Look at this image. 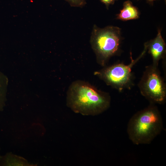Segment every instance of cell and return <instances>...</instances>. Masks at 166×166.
Returning <instances> with one entry per match:
<instances>
[{"mask_svg": "<svg viewBox=\"0 0 166 166\" xmlns=\"http://www.w3.org/2000/svg\"><path fill=\"white\" fill-rule=\"evenodd\" d=\"M123 9L117 15V18L122 21L135 19L139 17L137 9L133 6L129 1H125L123 3Z\"/></svg>", "mask_w": 166, "mask_h": 166, "instance_id": "52a82bcc", "label": "cell"}, {"mask_svg": "<svg viewBox=\"0 0 166 166\" xmlns=\"http://www.w3.org/2000/svg\"><path fill=\"white\" fill-rule=\"evenodd\" d=\"M147 50L144 45V49L140 56L136 60L131 57V61L128 65L117 64L96 72L108 85L120 90L128 85L132 78V68L133 66L144 55Z\"/></svg>", "mask_w": 166, "mask_h": 166, "instance_id": "5b68a950", "label": "cell"}, {"mask_svg": "<svg viewBox=\"0 0 166 166\" xmlns=\"http://www.w3.org/2000/svg\"><path fill=\"white\" fill-rule=\"evenodd\" d=\"M6 83L5 78L0 73V111L3 108L4 104Z\"/></svg>", "mask_w": 166, "mask_h": 166, "instance_id": "9c48e42d", "label": "cell"}, {"mask_svg": "<svg viewBox=\"0 0 166 166\" xmlns=\"http://www.w3.org/2000/svg\"><path fill=\"white\" fill-rule=\"evenodd\" d=\"M29 164L22 157L8 153L0 157V166H26Z\"/></svg>", "mask_w": 166, "mask_h": 166, "instance_id": "ba28073f", "label": "cell"}, {"mask_svg": "<svg viewBox=\"0 0 166 166\" xmlns=\"http://www.w3.org/2000/svg\"><path fill=\"white\" fill-rule=\"evenodd\" d=\"M121 29L114 26L100 28L94 26L91 43L97 60L104 65L108 59L118 51L121 40Z\"/></svg>", "mask_w": 166, "mask_h": 166, "instance_id": "3957f363", "label": "cell"}, {"mask_svg": "<svg viewBox=\"0 0 166 166\" xmlns=\"http://www.w3.org/2000/svg\"><path fill=\"white\" fill-rule=\"evenodd\" d=\"M163 129L161 114L157 108L152 103L131 118L128 124L127 132L134 144H148L161 133Z\"/></svg>", "mask_w": 166, "mask_h": 166, "instance_id": "7a4b0ae2", "label": "cell"}, {"mask_svg": "<svg viewBox=\"0 0 166 166\" xmlns=\"http://www.w3.org/2000/svg\"><path fill=\"white\" fill-rule=\"evenodd\" d=\"M139 86L142 94L152 103L162 104L165 101V85L157 67H147Z\"/></svg>", "mask_w": 166, "mask_h": 166, "instance_id": "277c9868", "label": "cell"}, {"mask_svg": "<svg viewBox=\"0 0 166 166\" xmlns=\"http://www.w3.org/2000/svg\"><path fill=\"white\" fill-rule=\"evenodd\" d=\"M146 0L150 2H153L155 0Z\"/></svg>", "mask_w": 166, "mask_h": 166, "instance_id": "7c38bea8", "label": "cell"}, {"mask_svg": "<svg viewBox=\"0 0 166 166\" xmlns=\"http://www.w3.org/2000/svg\"><path fill=\"white\" fill-rule=\"evenodd\" d=\"M71 6L75 7H82L86 4V0H65Z\"/></svg>", "mask_w": 166, "mask_h": 166, "instance_id": "30bf717a", "label": "cell"}, {"mask_svg": "<svg viewBox=\"0 0 166 166\" xmlns=\"http://www.w3.org/2000/svg\"><path fill=\"white\" fill-rule=\"evenodd\" d=\"M1 156L0 155V157Z\"/></svg>", "mask_w": 166, "mask_h": 166, "instance_id": "4fadbf2b", "label": "cell"}, {"mask_svg": "<svg viewBox=\"0 0 166 166\" xmlns=\"http://www.w3.org/2000/svg\"><path fill=\"white\" fill-rule=\"evenodd\" d=\"M110 101L108 93L81 81L73 83L67 93L68 106L75 113L85 116L100 114L109 108Z\"/></svg>", "mask_w": 166, "mask_h": 166, "instance_id": "6da1fadb", "label": "cell"}, {"mask_svg": "<svg viewBox=\"0 0 166 166\" xmlns=\"http://www.w3.org/2000/svg\"><path fill=\"white\" fill-rule=\"evenodd\" d=\"M103 3L105 4L107 7H108L109 5L113 4L115 2V1L116 0H100Z\"/></svg>", "mask_w": 166, "mask_h": 166, "instance_id": "8fae6325", "label": "cell"}, {"mask_svg": "<svg viewBox=\"0 0 166 166\" xmlns=\"http://www.w3.org/2000/svg\"><path fill=\"white\" fill-rule=\"evenodd\" d=\"M144 44L152 56L153 65L157 67L159 61L164 57L166 53V45L162 37L160 30H158L155 38L145 43Z\"/></svg>", "mask_w": 166, "mask_h": 166, "instance_id": "8992f818", "label": "cell"}]
</instances>
